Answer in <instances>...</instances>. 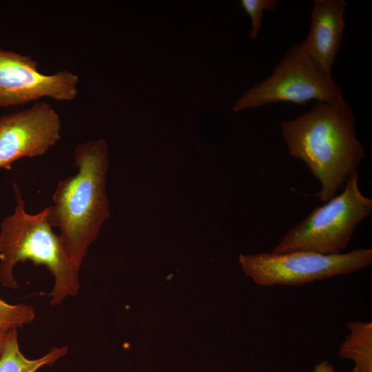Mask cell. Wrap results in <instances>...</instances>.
I'll return each instance as SVG.
<instances>
[{
    "label": "cell",
    "instance_id": "cell-12",
    "mask_svg": "<svg viewBox=\"0 0 372 372\" xmlns=\"http://www.w3.org/2000/svg\"><path fill=\"white\" fill-rule=\"evenodd\" d=\"M36 317L34 307L8 303L0 298V329L9 331L32 323Z\"/></svg>",
    "mask_w": 372,
    "mask_h": 372
},
{
    "label": "cell",
    "instance_id": "cell-1",
    "mask_svg": "<svg viewBox=\"0 0 372 372\" xmlns=\"http://www.w3.org/2000/svg\"><path fill=\"white\" fill-rule=\"evenodd\" d=\"M352 109L343 99L318 102L310 111L281 123L289 154L301 159L320 182L324 203L333 198L355 172L365 150L357 140Z\"/></svg>",
    "mask_w": 372,
    "mask_h": 372
},
{
    "label": "cell",
    "instance_id": "cell-3",
    "mask_svg": "<svg viewBox=\"0 0 372 372\" xmlns=\"http://www.w3.org/2000/svg\"><path fill=\"white\" fill-rule=\"evenodd\" d=\"M13 187L14 213L5 217L0 225V283L17 289L14 268L19 262L30 260L45 266L53 276L50 304L59 305L66 298L77 295L80 267L71 259L60 235L53 231L48 207L37 214H28L19 186L13 183Z\"/></svg>",
    "mask_w": 372,
    "mask_h": 372
},
{
    "label": "cell",
    "instance_id": "cell-2",
    "mask_svg": "<svg viewBox=\"0 0 372 372\" xmlns=\"http://www.w3.org/2000/svg\"><path fill=\"white\" fill-rule=\"evenodd\" d=\"M109 152L103 139L76 145L74 164L77 172L61 180L48 207L49 221L60 236L73 262L81 268L88 247L110 217L106 192Z\"/></svg>",
    "mask_w": 372,
    "mask_h": 372
},
{
    "label": "cell",
    "instance_id": "cell-13",
    "mask_svg": "<svg viewBox=\"0 0 372 372\" xmlns=\"http://www.w3.org/2000/svg\"><path fill=\"white\" fill-rule=\"evenodd\" d=\"M276 0H242L240 6L245 12L249 15L251 21V28L249 37L254 40L258 36L262 26V19L265 10L273 11L276 8Z\"/></svg>",
    "mask_w": 372,
    "mask_h": 372
},
{
    "label": "cell",
    "instance_id": "cell-5",
    "mask_svg": "<svg viewBox=\"0 0 372 372\" xmlns=\"http://www.w3.org/2000/svg\"><path fill=\"white\" fill-rule=\"evenodd\" d=\"M239 262L258 285L300 286L365 269L371 265L372 249L329 255L309 251L240 254Z\"/></svg>",
    "mask_w": 372,
    "mask_h": 372
},
{
    "label": "cell",
    "instance_id": "cell-14",
    "mask_svg": "<svg viewBox=\"0 0 372 372\" xmlns=\"http://www.w3.org/2000/svg\"><path fill=\"white\" fill-rule=\"evenodd\" d=\"M312 372H335L333 366L324 360L317 364Z\"/></svg>",
    "mask_w": 372,
    "mask_h": 372
},
{
    "label": "cell",
    "instance_id": "cell-10",
    "mask_svg": "<svg viewBox=\"0 0 372 372\" xmlns=\"http://www.w3.org/2000/svg\"><path fill=\"white\" fill-rule=\"evenodd\" d=\"M17 329L8 331L0 357V372H36L44 366L53 364L68 353V347H55L41 358L29 359L20 350Z\"/></svg>",
    "mask_w": 372,
    "mask_h": 372
},
{
    "label": "cell",
    "instance_id": "cell-4",
    "mask_svg": "<svg viewBox=\"0 0 372 372\" xmlns=\"http://www.w3.org/2000/svg\"><path fill=\"white\" fill-rule=\"evenodd\" d=\"M358 172L348 178L343 192L316 207L273 249V254L309 251L339 254L347 247L356 226L372 211V200L360 192Z\"/></svg>",
    "mask_w": 372,
    "mask_h": 372
},
{
    "label": "cell",
    "instance_id": "cell-15",
    "mask_svg": "<svg viewBox=\"0 0 372 372\" xmlns=\"http://www.w3.org/2000/svg\"><path fill=\"white\" fill-rule=\"evenodd\" d=\"M8 331L0 329V357L4 348Z\"/></svg>",
    "mask_w": 372,
    "mask_h": 372
},
{
    "label": "cell",
    "instance_id": "cell-7",
    "mask_svg": "<svg viewBox=\"0 0 372 372\" xmlns=\"http://www.w3.org/2000/svg\"><path fill=\"white\" fill-rule=\"evenodd\" d=\"M79 76L67 70L45 74L36 61L0 48V107L23 105L50 97L70 101L78 94Z\"/></svg>",
    "mask_w": 372,
    "mask_h": 372
},
{
    "label": "cell",
    "instance_id": "cell-8",
    "mask_svg": "<svg viewBox=\"0 0 372 372\" xmlns=\"http://www.w3.org/2000/svg\"><path fill=\"white\" fill-rule=\"evenodd\" d=\"M61 119L48 103L0 116V169L22 158L41 156L60 139Z\"/></svg>",
    "mask_w": 372,
    "mask_h": 372
},
{
    "label": "cell",
    "instance_id": "cell-9",
    "mask_svg": "<svg viewBox=\"0 0 372 372\" xmlns=\"http://www.w3.org/2000/svg\"><path fill=\"white\" fill-rule=\"evenodd\" d=\"M347 5L343 0H316L309 32L299 43L302 51L329 76L342 41Z\"/></svg>",
    "mask_w": 372,
    "mask_h": 372
},
{
    "label": "cell",
    "instance_id": "cell-6",
    "mask_svg": "<svg viewBox=\"0 0 372 372\" xmlns=\"http://www.w3.org/2000/svg\"><path fill=\"white\" fill-rule=\"evenodd\" d=\"M335 103L342 100L340 88L302 51L293 45L266 80L253 86L234 105L235 112L267 104L308 101Z\"/></svg>",
    "mask_w": 372,
    "mask_h": 372
},
{
    "label": "cell",
    "instance_id": "cell-11",
    "mask_svg": "<svg viewBox=\"0 0 372 372\" xmlns=\"http://www.w3.org/2000/svg\"><path fill=\"white\" fill-rule=\"evenodd\" d=\"M349 333L340 345L338 354L355 363L353 372H372V322H349Z\"/></svg>",
    "mask_w": 372,
    "mask_h": 372
}]
</instances>
